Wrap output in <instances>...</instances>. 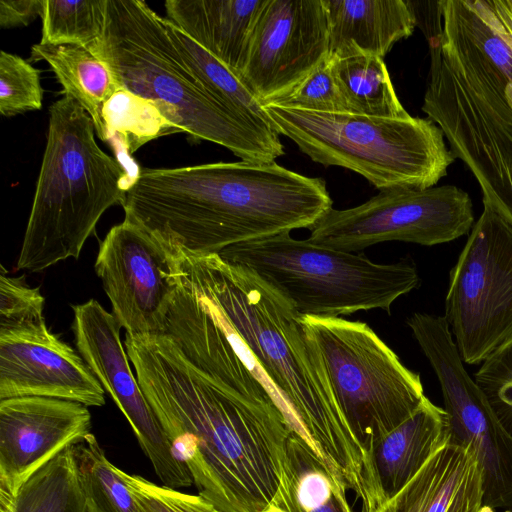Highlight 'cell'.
I'll use <instances>...</instances> for the list:
<instances>
[{"label":"cell","instance_id":"f546056e","mask_svg":"<svg viewBox=\"0 0 512 512\" xmlns=\"http://www.w3.org/2000/svg\"><path fill=\"white\" fill-rule=\"evenodd\" d=\"M45 299L39 287H30L24 276L0 273V340L23 339L49 331L44 315Z\"/></svg>","mask_w":512,"mask_h":512},{"label":"cell","instance_id":"f35d334b","mask_svg":"<svg viewBox=\"0 0 512 512\" xmlns=\"http://www.w3.org/2000/svg\"><path fill=\"white\" fill-rule=\"evenodd\" d=\"M504 93L508 103L512 107V81H507Z\"/></svg>","mask_w":512,"mask_h":512},{"label":"cell","instance_id":"f1b7e54d","mask_svg":"<svg viewBox=\"0 0 512 512\" xmlns=\"http://www.w3.org/2000/svg\"><path fill=\"white\" fill-rule=\"evenodd\" d=\"M106 8L107 0H44L39 43L91 49L103 36Z\"/></svg>","mask_w":512,"mask_h":512},{"label":"cell","instance_id":"d590c367","mask_svg":"<svg viewBox=\"0 0 512 512\" xmlns=\"http://www.w3.org/2000/svg\"><path fill=\"white\" fill-rule=\"evenodd\" d=\"M44 0H1L0 26L13 28L28 25L43 15Z\"/></svg>","mask_w":512,"mask_h":512},{"label":"cell","instance_id":"8d00e7d4","mask_svg":"<svg viewBox=\"0 0 512 512\" xmlns=\"http://www.w3.org/2000/svg\"><path fill=\"white\" fill-rule=\"evenodd\" d=\"M501 26L512 32V0H476Z\"/></svg>","mask_w":512,"mask_h":512},{"label":"cell","instance_id":"74e56055","mask_svg":"<svg viewBox=\"0 0 512 512\" xmlns=\"http://www.w3.org/2000/svg\"><path fill=\"white\" fill-rule=\"evenodd\" d=\"M475 11L486 21L490 28L506 43L512 51V32L501 26L494 18L485 12L476 2L470 0Z\"/></svg>","mask_w":512,"mask_h":512},{"label":"cell","instance_id":"e575fe53","mask_svg":"<svg viewBox=\"0 0 512 512\" xmlns=\"http://www.w3.org/2000/svg\"><path fill=\"white\" fill-rule=\"evenodd\" d=\"M467 23L486 55L512 81V51L475 11L470 0H463Z\"/></svg>","mask_w":512,"mask_h":512},{"label":"cell","instance_id":"e0dca14e","mask_svg":"<svg viewBox=\"0 0 512 512\" xmlns=\"http://www.w3.org/2000/svg\"><path fill=\"white\" fill-rule=\"evenodd\" d=\"M23 396L105 405V390L81 355L50 330L0 340V400Z\"/></svg>","mask_w":512,"mask_h":512},{"label":"cell","instance_id":"d6a6232c","mask_svg":"<svg viewBox=\"0 0 512 512\" xmlns=\"http://www.w3.org/2000/svg\"><path fill=\"white\" fill-rule=\"evenodd\" d=\"M474 380L512 434V337L481 363Z\"/></svg>","mask_w":512,"mask_h":512},{"label":"cell","instance_id":"d6986e66","mask_svg":"<svg viewBox=\"0 0 512 512\" xmlns=\"http://www.w3.org/2000/svg\"><path fill=\"white\" fill-rule=\"evenodd\" d=\"M375 512H487L483 474L475 455L448 441Z\"/></svg>","mask_w":512,"mask_h":512},{"label":"cell","instance_id":"277c9868","mask_svg":"<svg viewBox=\"0 0 512 512\" xmlns=\"http://www.w3.org/2000/svg\"><path fill=\"white\" fill-rule=\"evenodd\" d=\"M121 88L154 102L193 141L221 145L245 162L284 154L276 132L243 120L193 73L171 39L165 18L142 0H107L101 40L91 49Z\"/></svg>","mask_w":512,"mask_h":512},{"label":"cell","instance_id":"8fae6325","mask_svg":"<svg viewBox=\"0 0 512 512\" xmlns=\"http://www.w3.org/2000/svg\"><path fill=\"white\" fill-rule=\"evenodd\" d=\"M407 325L440 383L448 441L467 447L482 470L486 511L512 509V434L466 371L447 320L414 313Z\"/></svg>","mask_w":512,"mask_h":512},{"label":"cell","instance_id":"4dcf8cb0","mask_svg":"<svg viewBox=\"0 0 512 512\" xmlns=\"http://www.w3.org/2000/svg\"><path fill=\"white\" fill-rule=\"evenodd\" d=\"M43 88L40 73L19 55L0 53V113L12 117L42 109Z\"/></svg>","mask_w":512,"mask_h":512},{"label":"cell","instance_id":"7c38bea8","mask_svg":"<svg viewBox=\"0 0 512 512\" xmlns=\"http://www.w3.org/2000/svg\"><path fill=\"white\" fill-rule=\"evenodd\" d=\"M474 225L472 200L455 185L380 191L363 204L331 208L311 228L312 243L355 252L385 241L451 242Z\"/></svg>","mask_w":512,"mask_h":512},{"label":"cell","instance_id":"ac0fdd59","mask_svg":"<svg viewBox=\"0 0 512 512\" xmlns=\"http://www.w3.org/2000/svg\"><path fill=\"white\" fill-rule=\"evenodd\" d=\"M446 412L427 397L363 457L361 512L393 498L447 442Z\"/></svg>","mask_w":512,"mask_h":512},{"label":"cell","instance_id":"2e32d148","mask_svg":"<svg viewBox=\"0 0 512 512\" xmlns=\"http://www.w3.org/2000/svg\"><path fill=\"white\" fill-rule=\"evenodd\" d=\"M90 431L91 413L81 403L41 396L0 400V503Z\"/></svg>","mask_w":512,"mask_h":512},{"label":"cell","instance_id":"ba28073f","mask_svg":"<svg viewBox=\"0 0 512 512\" xmlns=\"http://www.w3.org/2000/svg\"><path fill=\"white\" fill-rule=\"evenodd\" d=\"M260 277L302 316L338 317L382 309L416 289L411 260L375 263L364 254L324 247L290 233L230 246L218 254Z\"/></svg>","mask_w":512,"mask_h":512},{"label":"cell","instance_id":"44dd1931","mask_svg":"<svg viewBox=\"0 0 512 512\" xmlns=\"http://www.w3.org/2000/svg\"><path fill=\"white\" fill-rule=\"evenodd\" d=\"M264 1L167 0L165 11L169 21L239 76Z\"/></svg>","mask_w":512,"mask_h":512},{"label":"cell","instance_id":"9c48e42d","mask_svg":"<svg viewBox=\"0 0 512 512\" xmlns=\"http://www.w3.org/2000/svg\"><path fill=\"white\" fill-rule=\"evenodd\" d=\"M349 430L364 455L420 406L419 374L364 322L302 316Z\"/></svg>","mask_w":512,"mask_h":512},{"label":"cell","instance_id":"5b68a950","mask_svg":"<svg viewBox=\"0 0 512 512\" xmlns=\"http://www.w3.org/2000/svg\"><path fill=\"white\" fill-rule=\"evenodd\" d=\"M92 118L73 98L49 107L46 145L18 270L43 271L78 259L101 216L125 203L128 174L96 142Z\"/></svg>","mask_w":512,"mask_h":512},{"label":"cell","instance_id":"cb8c5ba5","mask_svg":"<svg viewBox=\"0 0 512 512\" xmlns=\"http://www.w3.org/2000/svg\"><path fill=\"white\" fill-rule=\"evenodd\" d=\"M101 118L105 142L112 146L130 184L141 170L132 154L152 140L182 132L154 102L123 88L104 104Z\"/></svg>","mask_w":512,"mask_h":512},{"label":"cell","instance_id":"d4e9b609","mask_svg":"<svg viewBox=\"0 0 512 512\" xmlns=\"http://www.w3.org/2000/svg\"><path fill=\"white\" fill-rule=\"evenodd\" d=\"M332 72L347 113L383 118H407L383 61L377 56L330 58Z\"/></svg>","mask_w":512,"mask_h":512},{"label":"cell","instance_id":"7402d4cb","mask_svg":"<svg viewBox=\"0 0 512 512\" xmlns=\"http://www.w3.org/2000/svg\"><path fill=\"white\" fill-rule=\"evenodd\" d=\"M347 490L306 443L291 433L280 485L262 512H353Z\"/></svg>","mask_w":512,"mask_h":512},{"label":"cell","instance_id":"52a82bcc","mask_svg":"<svg viewBox=\"0 0 512 512\" xmlns=\"http://www.w3.org/2000/svg\"><path fill=\"white\" fill-rule=\"evenodd\" d=\"M263 108L274 131L311 160L350 169L380 191L433 187L455 161L442 129L428 118Z\"/></svg>","mask_w":512,"mask_h":512},{"label":"cell","instance_id":"7a4b0ae2","mask_svg":"<svg viewBox=\"0 0 512 512\" xmlns=\"http://www.w3.org/2000/svg\"><path fill=\"white\" fill-rule=\"evenodd\" d=\"M169 252L178 279L206 300L228 338L259 367L292 433L360 499L363 455L302 315L256 274L218 254Z\"/></svg>","mask_w":512,"mask_h":512},{"label":"cell","instance_id":"1f68e13d","mask_svg":"<svg viewBox=\"0 0 512 512\" xmlns=\"http://www.w3.org/2000/svg\"><path fill=\"white\" fill-rule=\"evenodd\" d=\"M267 104L314 112L347 113L328 56L292 90Z\"/></svg>","mask_w":512,"mask_h":512},{"label":"cell","instance_id":"8992f818","mask_svg":"<svg viewBox=\"0 0 512 512\" xmlns=\"http://www.w3.org/2000/svg\"><path fill=\"white\" fill-rule=\"evenodd\" d=\"M422 110L477 180L483 203L512 226V107L507 77L469 26L457 21L429 42Z\"/></svg>","mask_w":512,"mask_h":512},{"label":"cell","instance_id":"5bb4252c","mask_svg":"<svg viewBox=\"0 0 512 512\" xmlns=\"http://www.w3.org/2000/svg\"><path fill=\"white\" fill-rule=\"evenodd\" d=\"M94 267L126 334H165L177 281L172 256L157 238L124 219L100 242Z\"/></svg>","mask_w":512,"mask_h":512},{"label":"cell","instance_id":"9a60e30c","mask_svg":"<svg viewBox=\"0 0 512 512\" xmlns=\"http://www.w3.org/2000/svg\"><path fill=\"white\" fill-rule=\"evenodd\" d=\"M322 0H265L239 79L263 105L283 96L328 56Z\"/></svg>","mask_w":512,"mask_h":512},{"label":"cell","instance_id":"30bf717a","mask_svg":"<svg viewBox=\"0 0 512 512\" xmlns=\"http://www.w3.org/2000/svg\"><path fill=\"white\" fill-rule=\"evenodd\" d=\"M444 317L466 364L512 337V226L486 203L450 271Z\"/></svg>","mask_w":512,"mask_h":512},{"label":"cell","instance_id":"836d02e7","mask_svg":"<svg viewBox=\"0 0 512 512\" xmlns=\"http://www.w3.org/2000/svg\"><path fill=\"white\" fill-rule=\"evenodd\" d=\"M123 476L141 512H221L199 495L160 486L124 471Z\"/></svg>","mask_w":512,"mask_h":512},{"label":"cell","instance_id":"83f0119b","mask_svg":"<svg viewBox=\"0 0 512 512\" xmlns=\"http://www.w3.org/2000/svg\"><path fill=\"white\" fill-rule=\"evenodd\" d=\"M88 512H141L123 476L90 433L74 446Z\"/></svg>","mask_w":512,"mask_h":512},{"label":"cell","instance_id":"6da1fadb","mask_svg":"<svg viewBox=\"0 0 512 512\" xmlns=\"http://www.w3.org/2000/svg\"><path fill=\"white\" fill-rule=\"evenodd\" d=\"M124 346L198 495L221 512H262L280 485L292 431L213 310L185 302L165 334L125 333Z\"/></svg>","mask_w":512,"mask_h":512},{"label":"cell","instance_id":"3957f363","mask_svg":"<svg viewBox=\"0 0 512 512\" xmlns=\"http://www.w3.org/2000/svg\"><path fill=\"white\" fill-rule=\"evenodd\" d=\"M321 178L275 161L143 168L126 191L125 218L168 250L194 255L294 229L311 228L332 208Z\"/></svg>","mask_w":512,"mask_h":512},{"label":"cell","instance_id":"603a6c76","mask_svg":"<svg viewBox=\"0 0 512 512\" xmlns=\"http://www.w3.org/2000/svg\"><path fill=\"white\" fill-rule=\"evenodd\" d=\"M30 59L50 66L63 96L84 108L94 122L97 137L105 142L102 108L121 88L108 65L87 48L75 45L34 44Z\"/></svg>","mask_w":512,"mask_h":512},{"label":"cell","instance_id":"4fadbf2b","mask_svg":"<svg viewBox=\"0 0 512 512\" xmlns=\"http://www.w3.org/2000/svg\"><path fill=\"white\" fill-rule=\"evenodd\" d=\"M72 308L79 354L129 422L163 486L178 490L193 485L189 469L177 456L132 373L114 315L94 299Z\"/></svg>","mask_w":512,"mask_h":512},{"label":"cell","instance_id":"4316f807","mask_svg":"<svg viewBox=\"0 0 512 512\" xmlns=\"http://www.w3.org/2000/svg\"><path fill=\"white\" fill-rule=\"evenodd\" d=\"M165 24L183 59L213 96L246 122L275 132L262 104L236 74L167 18Z\"/></svg>","mask_w":512,"mask_h":512},{"label":"cell","instance_id":"ab89813d","mask_svg":"<svg viewBox=\"0 0 512 512\" xmlns=\"http://www.w3.org/2000/svg\"><path fill=\"white\" fill-rule=\"evenodd\" d=\"M506 512H512V509H510V510H507Z\"/></svg>","mask_w":512,"mask_h":512},{"label":"cell","instance_id":"ffe728a7","mask_svg":"<svg viewBox=\"0 0 512 512\" xmlns=\"http://www.w3.org/2000/svg\"><path fill=\"white\" fill-rule=\"evenodd\" d=\"M326 11L328 57L383 58L401 39L408 38L417 25L410 1L404 0H322Z\"/></svg>","mask_w":512,"mask_h":512},{"label":"cell","instance_id":"484cf974","mask_svg":"<svg viewBox=\"0 0 512 512\" xmlns=\"http://www.w3.org/2000/svg\"><path fill=\"white\" fill-rule=\"evenodd\" d=\"M0 512H88L74 446L35 472Z\"/></svg>","mask_w":512,"mask_h":512}]
</instances>
